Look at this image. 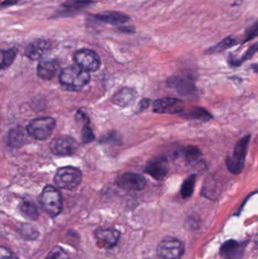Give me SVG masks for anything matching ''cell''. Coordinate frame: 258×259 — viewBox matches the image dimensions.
Returning <instances> with one entry per match:
<instances>
[{
    "mask_svg": "<svg viewBox=\"0 0 258 259\" xmlns=\"http://www.w3.org/2000/svg\"><path fill=\"white\" fill-rule=\"evenodd\" d=\"M20 211L26 218L36 220L38 218V209L34 204L30 201H24L20 207Z\"/></svg>",
    "mask_w": 258,
    "mask_h": 259,
    "instance_id": "21",
    "label": "cell"
},
{
    "mask_svg": "<svg viewBox=\"0 0 258 259\" xmlns=\"http://www.w3.org/2000/svg\"><path fill=\"white\" fill-rule=\"evenodd\" d=\"M184 117L191 119H198V120L207 121L212 119L211 115L203 108L194 107L189 109L187 112H184Z\"/></svg>",
    "mask_w": 258,
    "mask_h": 259,
    "instance_id": "20",
    "label": "cell"
},
{
    "mask_svg": "<svg viewBox=\"0 0 258 259\" xmlns=\"http://www.w3.org/2000/svg\"><path fill=\"white\" fill-rule=\"evenodd\" d=\"M40 202L43 209L53 218L63 211V198L59 191L53 186L45 187L40 196Z\"/></svg>",
    "mask_w": 258,
    "mask_h": 259,
    "instance_id": "2",
    "label": "cell"
},
{
    "mask_svg": "<svg viewBox=\"0 0 258 259\" xmlns=\"http://www.w3.org/2000/svg\"><path fill=\"white\" fill-rule=\"evenodd\" d=\"M24 139V134L22 130L18 129H13L8 134V145L11 147H19Z\"/></svg>",
    "mask_w": 258,
    "mask_h": 259,
    "instance_id": "23",
    "label": "cell"
},
{
    "mask_svg": "<svg viewBox=\"0 0 258 259\" xmlns=\"http://www.w3.org/2000/svg\"><path fill=\"white\" fill-rule=\"evenodd\" d=\"M75 63L86 71H96L101 66L99 55L89 49H82L75 53L73 56Z\"/></svg>",
    "mask_w": 258,
    "mask_h": 259,
    "instance_id": "7",
    "label": "cell"
},
{
    "mask_svg": "<svg viewBox=\"0 0 258 259\" xmlns=\"http://www.w3.org/2000/svg\"><path fill=\"white\" fill-rule=\"evenodd\" d=\"M145 172L150 176L156 180H161L165 178L169 171V165L168 162L164 157H158V158L151 159L145 169Z\"/></svg>",
    "mask_w": 258,
    "mask_h": 259,
    "instance_id": "13",
    "label": "cell"
},
{
    "mask_svg": "<svg viewBox=\"0 0 258 259\" xmlns=\"http://www.w3.org/2000/svg\"><path fill=\"white\" fill-rule=\"evenodd\" d=\"M250 139L251 135H246L242 138L235 146L233 155L226 158V167L230 172L236 175L242 172V169L244 168Z\"/></svg>",
    "mask_w": 258,
    "mask_h": 259,
    "instance_id": "3",
    "label": "cell"
},
{
    "mask_svg": "<svg viewBox=\"0 0 258 259\" xmlns=\"http://www.w3.org/2000/svg\"><path fill=\"white\" fill-rule=\"evenodd\" d=\"M96 17L98 20L111 24H124L129 20L127 14L118 11H105L96 14Z\"/></svg>",
    "mask_w": 258,
    "mask_h": 259,
    "instance_id": "18",
    "label": "cell"
},
{
    "mask_svg": "<svg viewBox=\"0 0 258 259\" xmlns=\"http://www.w3.org/2000/svg\"><path fill=\"white\" fill-rule=\"evenodd\" d=\"M16 53L13 50H2V60H1V68L4 69L11 65L14 62Z\"/></svg>",
    "mask_w": 258,
    "mask_h": 259,
    "instance_id": "26",
    "label": "cell"
},
{
    "mask_svg": "<svg viewBox=\"0 0 258 259\" xmlns=\"http://www.w3.org/2000/svg\"><path fill=\"white\" fill-rule=\"evenodd\" d=\"M245 247L234 240L226 242L220 249V255L224 259H240L244 255Z\"/></svg>",
    "mask_w": 258,
    "mask_h": 259,
    "instance_id": "16",
    "label": "cell"
},
{
    "mask_svg": "<svg viewBox=\"0 0 258 259\" xmlns=\"http://www.w3.org/2000/svg\"><path fill=\"white\" fill-rule=\"evenodd\" d=\"M257 53H258V42L254 43L253 45L251 46L249 50H247V52L245 53L244 56H242L241 59H236V58H234L233 60V65H240L243 62L247 61V60L252 59L254 55Z\"/></svg>",
    "mask_w": 258,
    "mask_h": 259,
    "instance_id": "25",
    "label": "cell"
},
{
    "mask_svg": "<svg viewBox=\"0 0 258 259\" xmlns=\"http://www.w3.org/2000/svg\"><path fill=\"white\" fill-rule=\"evenodd\" d=\"M195 181V175H191L184 181L181 187V195L183 198H188L193 195V192H194Z\"/></svg>",
    "mask_w": 258,
    "mask_h": 259,
    "instance_id": "22",
    "label": "cell"
},
{
    "mask_svg": "<svg viewBox=\"0 0 258 259\" xmlns=\"http://www.w3.org/2000/svg\"><path fill=\"white\" fill-rule=\"evenodd\" d=\"M95 139V135L93 130L88 126L83 127L82 130V139L85 143L93 142Z\"/></svg>",
    "mask_w": 258,
    "mask_h": 259,
    "instance_id": "29",
    "label": "cell"
},
{
    "mask_svg": "<svg viewBox=\"0 0 258 259\" xmlns=\"http://www.w3.org/2000/svg\"><path fill=\"white\" fill-rule=\"evenodd\" d=\"M135 96H136V94L132 89L125 87V88L120 90L118 93H115L113 98V102L117 106L128 107L134 103Z\"/></svg>",
    "mask_w": 258,
    "mask_h": 259,
    "instance_id": "17",
    "label": "cell"
},
{
    "mask_svg": "<svg viewBox=\"0 0 258 259\" xmlns=\"http://www.w3.org/2000/svg\"><path fill=\"white\" fill-rule=\"evenodd\" d=\"M0 259H18V258L11 250L2 247L0 248Z\"/></svg>",
    "mask_w": 258,
    "mask_h": 259,
    "instance_id": "31",
    "label": "cell"
},
{
    "mask_svg": "<svg viewBox=\"0 0 258 259\" xmlns=\"http://www.w3.org/2000/svg\"><path fill=\"white\" fill-rule=\"evenodd\" d=\"M117 184L126 191H139L145 188L146 181L143 176L139 174L125 173L118 178Z\"/></svg>",
    "mask_w": 258,
    "mask_h": 259,
    "instance_id": "11",
    "label": "cell"
},
{
    "mask_svg": "<svg viewBox=\"0 0 258 259\" xmlns=\"http://www.w3.org/2000/svg\"><path fill=\"white\" fill-rule=\"evenodd\" d=\"M59 63L55 60H43L37 65V74L45 80H52L57 74Z\"/></svg>",
    "mask_w": 258,
    "mask_h": 259,
    "instance_id": "15",
    "label": "cell"
},
{
    "mask_svg": "<svg viewBox=\"0 0 258 259\" xmlns=\"http://www.w3.org/2000/svg\"><path fill=\"white\" fill-rule=\"evenodd\" d=\"M258 36V21L254 23L252 26L249 27L246 31V39H245L243 43H247L250 40H253L255 37Z\"/></svg>",
    "mask_w": 258,
    "mask_h": 259,
    "instance_id": "28",
    "label": "cell"
},
{
    "mask_svg": "<svg viewBox=\"0 0 258 259\" xmlns=\"http://www.w3.org/2000/svg\"><path fill=\"white\" fill-rule=\"evenodd\" d=\"M51 49V43L46 40H37L30 43L26 48L24 54L31 60H38L47 54Z\"/></svg>",
    "mask_w": 258,
    "mask_h": 259,
    "instance_id": "14",
    "label": "cell"
},
{
    "mask_svg": "<svg viewBox=\"0 0 258 259\" xmlns=\"http://www.w3.org/2000/svg\"><path fill=\"white\" fill-rule=\"evenodd\" d=\"M184 103L176 98H163L157 99L153 103V111L159 114H177L183 112Z\"/></svg>",
    "mask_w": 258,
    "mask_h": 259,
    "instance_id": "10",
    "label": "cell"
},
{
    "mask_svg": "<svg viewBox=\"0 0 258 259\" xmlns=\"http://www.w3.org/2000/svg\"><path fill=\"white\" fill-rule=\"evenodd\" d=\"M59 80L65 90L78 91L89 83L90 75L80 66L70 65L62 70Z\"/></svg>",
    "mask_w": 258,
    "mask_h": 259,
    "instance_id": "1",
    "label": "cell"
},
{
    "mask_svg": "<svg viewBox=\"0 0 258 259\" xmlns=\"http://www.w3.org/2000/svg\"><path fill=\"white\" fill-rule=\"evenodd\" d=\"M184 252V243L174 237L164 239L157 248L158 256L162 259H180Z\"/></svg>",
    "mask_w": 258,
    "mask_h": 259,
    "instance_id": "6",
    "label": "cell"
},
{
    "mask_svg": "<svg viewBox=\"0 0 258 259\" xmlns=\"http://www.w3.org/2000/svg\"><path fill=\"white\" fill-rule=\"evenodd\" d=\"M184 158L189 163H194L201 158V152L197 147L194 146H188L183 151Z\"/></svg>",
    "mask_w": 258,
    "mask_h": 259,
    "instance_id": "24",
    "label": "cell"
},
{
    "mask_svg": "<svg viewBox=\"0 0 258 259\" xmlns=\"http://www.w3.org/2000/svg\"><path fill=\"white\" fill-rule=\"evenodd\" d=\"M56 122L51 117H40L29 122L27 130L35 139L44 140L50 137L56 128Z\"/></svg>",
    "mask_w": 258,
    "mask_h": 259,
    "instance_id": "4",
    "label": "cell"
},
{
    "mask_svg": "<svg viewBox=\"0 0 258 259\" xmlns=\"http://www.w3.org/2000/svg\"><path fill=\"white\" fill-rule=\"evenodd\" d=\"M238 43V40L233 37H228L223 39L220 43L216 44L214 47H210L207 53L209 54H217V53H222L225 50H228L231 47H234Z\"/></svg>",
    "mask_w": 258,
    "mask_h": 259,
    "instance_id": "19",
    "label": "cell"
},
{
    "mask_svg": "<svg viewBox=\"0 0 258 259\" xmlns=\"http://www.w3.org/2000/svg\"><path fill=\"white\" fill-rule=\"evenodd\" d=\"M55 182L62 189H74L80 185L82 181V174L80 170L71 166L59 168L55 175Z\"/></svg>",
    "mask_w": 258,
    "mask_h": 259,
    "instance_id": "5",
    "label": "cell"
},
{
    "mask_svg": "<svg viewBox=\"0 0 258 259\" xmlns=\"http://www.w3.org/2000/svg\"><path fill=\"white\" fill-rule=\"evenodd\" d=\"M168 84L183 97L193 98L197 95V90L194 83L184 77L173 76L168 80Z\"/></svg>",
    "mask_w": 258,
    "mask_h": 259,
    "instance_id": "9",
    "label": "cell"
},
{
    "mask_svg": "<svg viewBox=\"0 0 258 259\" xmlns=\"http://www.w3.org/2000/svg\"><path fill=\"white\" fill-rule=\"evenodd\" d=\"M90 2L91 0H68L66 7L70 9H78Z\"/></svg>",
    "mask_w": 258,
    "mask_h": 259,
    "instance_id": "30",
    "label": "cell"
},
{
    "mask_svg": "<svg viewBox=\"0 0 258 259\" xmlns=\"http://www.w3.org/2000/svg\"><path fill=\"white\" fill-rule=\"evenodd\" d=\"M9 1L12 5L17 2V0H5V2H2V5H9Z\"/></svg>",
    "mask_w": 258,
    "mask_h": 259,
    "instance_id": "32",
    "label": "cell"
},
{
    "mask_svg": "<svg viewBox=\"0 0 258 259\" xmlns=\"http://www.w3.org/2000/svg\"><path fill=\"white\" fill-rule=\"evenodd\" d=\"M45 259H70V258L63 247H56L50 252Z\"/></svg>",
    "mask_w": 258,
    "mask_h": 259,
    "instance_id": "27",
    "label": "cell"
},
{
    "mask_svg": "<svg viewBox=\"0 0 258 259\" xmlns=\"http://www.w3.org/2000/svg\"><path fill=\"white\" fill-rule=\"evenodd\" d=\"M95 237L102 247L105 249H111L118 244L121 238V232L117 229L112 227H108V228L102 227L96 230Z\"/></svg>",
    "mask_w": 258,
    "mask_h": 259,
    "instance_id": "12",
    "label": "cell"
},
{
    "mask_svg": "<svg viewBox=\"0 0 258 259\" xmlns=\"http://www.w3.org/2000/svg\"><path fill=\"white\" fill-rule=\"evenodd\" d=\"M255 242H256L257 244L258 245V235L257 236L256 238H255Z\"/></svg>",
    "mask_w": 258,
    "mask_h": 259,
    "instance_id": "33",
    "label": "cell"
},
{
    "mask_svg": "<svg viewBox=\"0 0 258 259\" xmlns=\"http://www.w3.org/2000/svg\"><path fill=\"white\" fill-rule=\"evenodd\" d=\"M78 148L76 139L69 136L56 138L50 143V149L56 155H68L74 153Z\"/></svg>",
    "mask_w": 258,
    "mask_h": 259,
    "instance_id": "8",
    "label": "cell"
}]
</instances>
